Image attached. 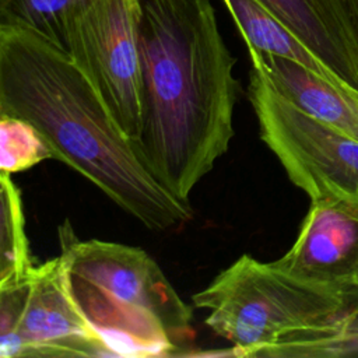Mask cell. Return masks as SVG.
I'll use <instances>...</instances> for the list:
<instances>
[{
  "mask_svg": "<svg viewBox=\"0 0 358 358\" xmlns=\"http://www.w3.org/2000/svg\"><path fill=\"white\" fill-rule=\"evenodd\" d=\"M222 1L231 13L248 49L298 62L329 81L345 88L334 74L259 0Z\"/></svg>",
  "mask_w": 358,
  "mask_h": 358,
  "instance_id": "11",
  "label": "cell"
},
{
  "mask_svg": "<svg viewBox=\"0 0 358 358\" xmlns=\"http://www.w3.org/2000/svg\"><path fill=\"white\" fill-rule=\"evenodd\" d=\"M95 1L96 0H0V25L32 31L64 49L67 20Z\"/></svg>",
  "mask_w": 358,
  "mask_h": 358,
  "instance_id": "13",
  "label": "cell"
},
{
  "mask_svg": "<svg viewBox=\"0 0 358 358\" xmlns=\"http://www.w3.org/2000/svg\"><path fill=\"white\" fill-rule=\"evenodd\" d=\"M341 3L350 22L355 46L358 49V0H341Z\"/></svg>",
  "mask_w": 358,
  "mask_h": 358,
  "instance_id": "15",
  "label": "cell"
},
{
  "mask_svg": "<svg viewBox=\"0 0 358 358\" xmlns=\"http://www.w3.org/2000/svg\"><path fill=\"white\" fill-rule=\"evenodd\" d=\"M67 288L109 357H165L193 337V309L141 248L60 229Z\"/></svg>",
  "mask_w": 358,
  "mask_h": 358,
  "instance_id": "3",
  "label": "cell"
},
{
  "mask_svg": "<svg viewBox=\"0 0 358 358\" xmlns=\"http://www.w3.org/2000/svg\"><path fill=\"white\" fill-rule=\"evenodd\" d=\"M141 130L154 178L189 203L235 136L239 81L210 0H137Z\"/></svg>",
  "mask_w": 358,
  "mask_h": 358,
  "instance_id": "1",
  "label": "cell"
},
{
  "mask_svg": "<svg viewBox=\"0 0 358 358\" xmlns=\"http://www.w3.org/2000/svg\"><path fill=\"white\" fill-rule=\"evenodd\" d=\"M0 115L32 124L52 158L148 229H178L192 220L190 204L154 178L67 50L42 35L0 25Z\"/></svg>",
  "mask_w": 358,
  "mask_h": 358,
  "instance_id": "2",
  "label": "cell"
},
{
  "mask_svg": "<svg viewBox=\"0 0 358 358\" xmlns=\"http://www.w3.org/2000/svg\"><path fill=\"white\" fill-rule=\"evenodd\" d=\"M64 49L95 87L120 129L141 130V66L137 0H96L73 14Z\"/></svg>",
  "mask_w": 358,
  "mask_h": 358,
  "instance_id": "6",
  "label": "cell"
},
{
  "mask_svg": "<svg viewBox=\"0 0 358 358\" xmlns=\"http://www.w3.org/2000/svg\"><path fill=\"white\" fill-rule=\"evenodd\" d=\"M52 152L39 131L27 120L0 115V171L10 175L27 171Z\"/></svg>",
  "mask_w": 358,
  "mask_h": 358,
  "instance_id": "14",
  "label": "cell"
},
{
  "mask_svg": "<svg viewBox=\"0 0 358 358\" xmlns=\"http://www.w3.org/2000/svg\"><path fill=\"white\" fill-rule=\"evenodd\" d=\"M273 263L310 282L358 289V200L310 201L294 243Z\"/></svg>",
  "mask_w": 358,
  "mask_h": 358,
  "instance_id": "8",
  "label": "cell"
},
{
  "mask_svg": "<svg viewBox=\"0 0 358 358\" xmlns=\"http://www.w3.org/2000/svg\"><path fill=\"white\" fill-rule=\"evenodd\" d=\"M0 287H6L27 280L35 266L25 234L21 190L7 172H0Z\"/></svg>",
  "mask_w": 358,
  "mask_h": 358,
  "instance_id": "12",
  "label": "cell"
},
{
  "mask_svg": "<svg viewBox=\"0 0 358 358\" xmlns=\"http://www.w3.org/2000/svg\"><path fill=\"white\" fill-rule=\"evenodd\" d=\"M248 50L252 66L260 69L284 98L358 141V94L329 81L298 62Z\"/></svg>",
  "mask_w": 358,
  "mask_h": 358,
  "instance_id": "10",
  "label": "cell"
},
{
  "mask_svg": "<svg viewBox=\"0 0 358 358\" xmlns=\"http://www.w3.org/2000/svg\"><path fill=\"white\" fill-rule=\"evenodd\" d=\"M350 91L358 94V49L341 0H259Z\"/></svg>",
  "mask_w": 358,
  "mask_h": 358,
  "instance_id": "9",
  "label": "cell"
},
{
  "mask_svg": "<svg viewBox=\"0 0 358 358\" xmlns=\"http://www.w3.org/2000/svg\"><path fill=\"white\" fill-rule=\"evenodd\" d=\"M109 357L76 305L60 256L35 266L17 326L14 358Z\"/></svg>",
  "mask_w": 358,
  "mask_h": 358,
  "instance_id": "7",
  "label": "cell"
},
{
  "mask_svg": "<svg viewBox=\"0 0 358 358\" xmlns=\"http://www.w3.org/2000/svg\"><path fill=\"white\" fill-rule=\"evenodd\" d=\"M206 324L236 357H273L278 350L358 323V289L298 278L273 262L242 255L192 296Z\"/></svg>",
  "mask_w": 358,
  "mask_h": 358,
  "instance_id": "4",
  "label": "cell"
},
{
  "mask_svg": "<svg viewBox=\"0 0 358 358\" xmlns=\"http://www.w3.org/2000/svg\"><path fill=\"white\" fill-rule=\"evenodd\" d=\"M249 99L262 141L310 201L358 200V141L305 113L252 66Z\"/></svg>",
  "mask_w": 358,
  "mask_h": 358,
  "instance_id": "5",
  "label": "cell"
}]
</instances>
